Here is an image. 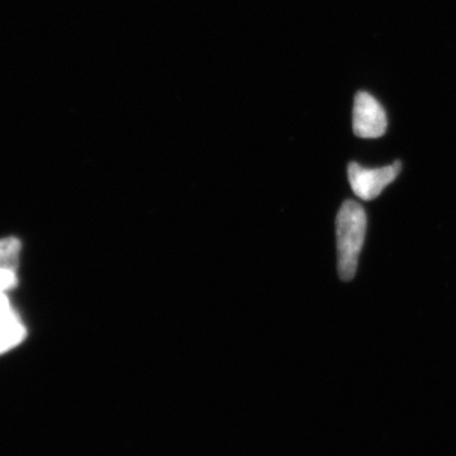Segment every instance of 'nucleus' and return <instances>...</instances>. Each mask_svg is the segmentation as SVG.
I'll return each instance as SVG.
<instances>
[{
  "instance_id": "obj_1",
  "label": "nucleus",
  "mask_w": 456,
  "mask_h": 456,
  "mask_svg": "<svg viewBox=\"0 0 456 456\" xmlns=\"http://www.w3.org/2000/svg\"><path fill=\"white\" fill-rule=\"evenodd\" d=\"M367 232V213L362 204L346 200L336 218L338 269L342 281H353Z\"/></svg>"
},
{
  "instance_id": "obj_2",
  "label": "nucleus",
  "mask_w": 456,
  "mask_h": 456,
  "mask_svg": "<svg viewBox=\"0 0 456 456\" xmlns=\"http://www.w3.org/2000/svg\"><path fill=\"white\" fill-rule=\"evenodd\" d=\"M401 161H395L389 167L369 169L358 163H351L347 169L351 189L362 200H373L388 187L401 173Z\"/></svg>"
},
{
  "instance_id": "obj_3",
  "label": "nucleus",
  "mask_w": 456,
  "mask_h": 456,
  "mask_svg": "<svg viewBox=\"0 0 456 456\" xmlns=\"http://www.w3.org/2000/svg\"><path fill=\"white\" fill-rule=\"evenodd\" d=\"M387 126L388 121L382 104L368 92H359L354 102V134L360 139H378L386 134Z\"/></svg>"
},
{
  "instance_id": "obj_4",
  "label": "nucleus",
  "mask_w": 456,
  "mask_h": 456,
  "mask_svg": "<svg viewBox=\"0 0 456 456\" xmlns=\"http://www.w3.org/2000/svg\"><path fill=\"white\" fill-rule=\"evenodd\" d=\"M27 331L18 314L0 323V355L25 340Z\"/></svg>"
},
{
  "instance_id": "obj_5",
  "label": "nucleus",
  "mask_w": 456,
  "mask_h": 456,
  "mask_svg": "<svg viewBox=\"0 0 456 456\" xmlns=\"http://www.w3.org/2000/svg\"><path fill=\"white\" fill-rule=\"evenodd\" d=\"M22 244L16 237L0 240V269L17 272Z\"/></svg>"
},
{
  "instance_id": "obj_6",
  "label": "nucleus",
  "mask_w": 456,
  "mask_h": 456,
  "mask_svg": "<svg viewBox=\"0 0 456 456\" xmlns=\"http://www.w3.org/2000/svg\"><path fill=\"white\" fill-rule=\"evenodd\" d=\"M18 278L13 270L0 269V293L7 292L17 287Z\"/></svg>"
}]
</instances>
